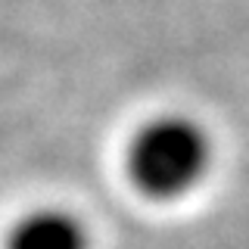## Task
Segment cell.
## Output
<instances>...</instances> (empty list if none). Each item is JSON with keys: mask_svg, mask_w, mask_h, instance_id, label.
<instances>
[{"mask_svg": "<svg viewBox=\"0 0 249 249\" xmlns=\"http://www.w3.org/2000/svg\"><path fill=\"white\" fill-rule=\"evenodd\" d=\"M212 143L199 122L159 115L146 122L128 146V175L150 199H181L209 171Z\"/></svg>", "mask_w": 249, "mask_h": 249, "instance_id": "cell-1", "label": "cell"}, {"mask_svg": "<svg viewBox=\"0 0 249 249\" xmlns=\"http://www.w3.org/2000/svg\"><path fill=\"white\" fill-rule=\"evenodd\" d=\"M6 249H90L88 231L62 209H37L16 221Z\"/></svg>", "mask_w": 249, "mask_h": 249, "instance_id": "cell-2", "label": "cell"}]
</instances>
